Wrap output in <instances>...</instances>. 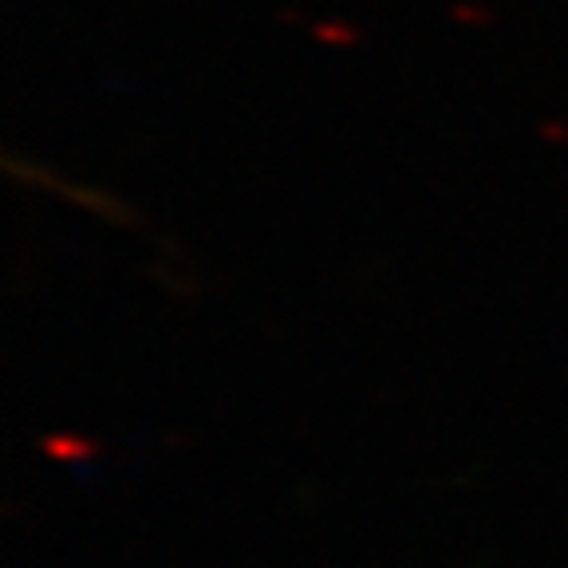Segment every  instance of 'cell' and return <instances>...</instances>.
I'll list each match as a JSON object with an SVG mask.
<instances>
[{"label": "cell", "mask_w": 568, "mask_h": 568, "mask_svg": "<svg viewBox=\"0 0 568 568\" xmlns=\"http://www.w3.org/2000/svg\"><path fill=\"white\" fill-rule=\"evenodd\" d=\"M316 36H324V40H336V44H347L352 40V28H339V24H320Z\"/></svg>", "instance_id": "cell-1"}, {"label": "cell", "mask_w": 568, "mask_h": 568, "mask_svg": "<svg viewBox=\"0 0 568 568\" xmlns=\"http://www.w3.org/2000/svg\"><path fill=\"white\" fill-rule=\"evenodd\" d=\"M454 12H458L462 20H481V12H478V9H454Z\"/></svg>", "instance_id": "cell-2"}]
</instances>
